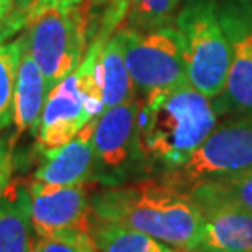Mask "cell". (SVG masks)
I'll list each match as a JSON object with an SVG mask.
<instances>
[{
	"instance_id": "6da1fadb",
	"label": "cell",
	"mask_w": 252,
	"mask_h": 252,
	"mask_svg": "<svg viewBox=\"0 0 252 252\" xmlns=\"http://www.w3.org/2000/svg\"><path fill=\"white\" fill-rule=\"evenodd\" d=\"M94 223L144 233L180 252H196L203 218L189 191L167 180L115 185L92 198Z\"/></svg>"
},
{
	"instance_id": "7a4b0ae2",
	"label": "cell",
	"mask_w": 252,
	"mask_h": 252,
	"mask_svg": "<svg viewBox=\"0 0 252 252\" xmlns=\"http://www.w3.org/2000/svg\"><path fill=\"white\" fill-rule=\"evenodd\" d=\"M215 105L184 82L144 95L138 112V144L146 167L179 169L216 128Z\"/></svg>"
},
{
	"instance_id": "3957f363",
	"label": "cell",
	"mask_w": 252,
	"mask_h": 252,
	"mask_svg": "<svg viewBox=\"0 0 252 252\" xmlns=\"http://www.w3.org/2000/svg\"><path fill=\"white\" fill-rule=\"evenodd\" d=\"M108 39L95 34L77 69L48 94L36 131L43 149H56L67 144L85 125L105 112L98 61Z\"/></svg>"
},
{
	"instance_id": "277c9868",
	"label": "cell",
	"mask_w": 252,
	"mask_h": 252,
	"mask_svg": "<svg viewBox=\"0 0 252 252\" xmlns=\"http://www.w3.org/2000/svg\"><path fill=\"white\" fill-rule=\"evenodd\" d=\"M175 25L190 85L208 98L220 97L228 80L231 54L216 0H187Z\"/></svg>"
},
{
	"instance_id": "5b68a950",
	"label": "cell",
	"mask_w": 252,
	"mask_h": 252,
	"mask_svg": "<svg viewBox=\"0 0 252 252\" xmlns=\"http://www.w3.org/2000/svg\"><path fill=\"white\" fill-rule=\"evenodd\" d=\"M27 46L46 79L48 92L80 64L87 43L89 13L82 2L51 7L27 22Z\"/></svg>"
},
{
	"instance_id": "8992f818",
	"label": "cell",
	"mask_w": 252,
	"mask_h": 252,
	"mask_svg": "<svg viewBox=\"0 0 252 252\" xmlns=\"http://www.w3.org/2000/svg\"><path fill=\"white\" fill-rule=\"evenodd\" d=\"M248 170H252V115L215 128L187 162L164 174V180L189 191L206 180Z\"/></svg>"
},
{
	"instance_id": "52a82bcc",
	"label": "cell",
	"mask_w": 252,
	"mask_h": 252,
	"mask_svg": "<svg viewBox=\"0 0 252 252\" xmlns=\"http://www.w3.org/2000/svg\"><path fill=\"white\" fill-rule=\"evenodd\" d=\"M126 67L138 94L149 95L189 82L177 28L162 27L153 32L120 30Z\"/></svg>"
},
{
	"instance_id": "ba28073f",
	"label": "cell",
	"mask_w": 252,
	"mask_h": 252,
	"mask_svg": "<svg viewBox=\"0 0 252 252\" xmlns=\"http://www.w3.org/2000/svg\"><path fill=\"white\" fill-rule=\"evenodd\" d=\"M221 27L229 43V72L224 90L215 100L218 115H252V2L223 0L218 5Z\"/></svg>"
},
{
	"instance_id": "9c48e42d",
	"label": "cell",
	"mask_w": 252,
	"mask_h": 252,
	"mask_svg": "<svg viewBox=\"0 0 252 252\" xmlns=\"http://www.w3.org/2000/svg\"><path fill=\"white\" fill-rule=\"evenodd\" d=\"M139 102L134 97L100 115L94 129V179L110 187L120 185L134 162L143 164L138 144Z\"/></svg>"
},
{
	"instance_id": "30bf717a",
	"label": "cell",
	"mask_w": 252,
	"mask_h": 252,
	"mask_svg": "<svg viewBox=\"0 0 252 252\" xmlns=\"http://www.w3.org/2000/svg\"><path fill=\"white\" fill-rule=\"evenodd\" d=\"M32 193V226L38 238L63 233L84 231L92 233V200L89 184L56 187L41 182L30 185Z\"/></svg>"
},
{
	"instance_id": "8fae6325",
	"label": "cell",
	"mask_w": 252,
	"mask_h": 252,
	"mask_svg": "<svg viewBox=\"0 0 252 252\" xmlns=\"http://www.w3.org/2000/svg\"><path fill=\"white\" fill-rule=\"evenodd\" d=\"M203 218L196 252H252V211L210 193L200 185L189 190Z\"/></svg>"
},
{
	"instance_id": "7c38bea8",
	"label": "cell",
	"mask_w": 252,
	"mask_h": 252,
	"mask_svg": "<svg viewBox=\"0 0 252 252\" xmlns=\"http://www.w3.org/2000/svg\"><path fill=\"white\" fill-rule=\"evenodd\" d=\"M97 120L85 125L67 144L56 149H43V162L34 172V182L67 187L95 180L94 129Z\"/></svg>"
},
{
	"instance_id": "4fadbf2b",
	"label": "cell",
	"mask_w": 252,
	"mask_h": 252,
	"mask_svg": "<svg viewBox=\"0 0 252 252\" xmlns=\"http://www.w3.org/2000/svg\"><path fill=\"white\" fill-rule=\"evenodd\" d=\"M27 27V13L15 10L0 23V131L13 120V97L18 65L27 48V36L13 38Z\"/></svg>"
},
{
	"instance_id": "5bb4252c",
	"label": "cell",
	"mask_w": 252,
	"mask_h": 252,
	"mask_svg": "<svg viewBox=\"0 0 252 252\" xmlns=\"http://www.w3.org/2000/svg\"><path fill=\"white\" fill-rule=\"evenodd\" d=\"M48 94L46 79L27 46L18 65L13 97V123L17 136L28 129L33 133L38 131Z\"/></svg>"
},
{
	"instance_id": "9a60e30c",
	"label": "cell",
	"mask_w": 252,
	"mask_h": 252,
	"mask_svg": "<svg viewBox=\"0 0 252 252\" xmlns=\"http://www.w3.org/2000/svg\"><path fill=\"white\" fill-rule=\"evenodd\" d=\"M30 187L10 182L0 196V252H33L30 243Z\"/></svg>"
},
{
	"instance_id": "2e32d148",
	"label": "cell",
	"mask_w": 252,
	"mask_h": 252,
	"mask_svg": "<svg viewBox=\"0 0 252 252\" xmlns=\"http://www.w3.org/2000/svg\"><path fill=\"white\" fill-rule=\"evenodd\" d=\"M105 110L122 105L134 97V85L126 67L123 39L120 32L105 43L98 61Z\"/></svg>"
},
{
	"instance_id": "e0dca14e",
	"label": "cell",
	"mask_w": 252,
	"mask_h": 252,
	"mask_svg": "<svg viewBox=\"0 0 252 252\" xmlns=\"http://www.w3.org/2000/svg\"><path fill=\"white\" fill-rule=\"evenodd\" d=\"M92 236L97 252H179L172 246L139 231L115 224L94 223Z\"/></svg>"
},
{
	"instance_id": "ac0fdd59",
	"label": "cell",
	"mask_w": 252,
	"mask_h": 252,
	"mask_svg": "<svg viewBox=\"0 0 252 252\" xmlns=\"http://www.w3.org/2000/svg\"><path fill=\"white\" fill-rule=\"evenodd\" d=\"M180 0H129L128 28L138 32L169 27Z\"/></svg>"
},
{
	"instance_id": "d6986e66",
	"label": "cell",
	"mask_w": 252,
	"mask_h": 252,
	"mask_svg": "<svg viewBox=\"0 0 252 252\" xmlns=\"http://www.w3.org/2000/svg\"><path fill=\"white\" fill-rule=\"evenodd\" d=\"M210 193L252 211V170L198 184Z\"/></svg>"
},
{
	"instance_id": "ffe728a7",
	"label": "cell",
	"mask_w": 252,
	"mask_h": 252,
	"mask_svg": "<svg viewBox=\"0 0 252 252\" xmlns=\"http://www.w3.org/2000/svg\"><path fill=\"white\" fill-rule=\"evenodd\" d=\"M33 252H97V244L92 233L63 231L48 238H41Z\"/></svg>"
},
{
	"instance_id": "44dd1931",
	"label": "cell",
	"mask_w": 252,
	"mask_h": 252,
	"mask_svg": "<svg viewBox=\"0 0 252 252\" xmlns=\"http://www.w3.org/2000/svg\"><path fill=\"white\" fill-rule=\"evenodd\" d=\"M13 172V158L10 146L0 141V196L3 195L5 189L10 185Z\"/></svg>"
},
{
	"instance_id": "7402d4cb",
	"label": "cell",
	"mask_w": 252,
	"mask_h": 252,
	"mask_svg": "<svg viewBox=\"0 0 252 252\" xmlns=\"http://www.w3.org/2000/svg\"><path fill=\"white\" fill-rule=\"evenodd\" d=\"M82 0H36L32 7H30L28 13H27V22L30 18H33L34 15L41 13L43 10L51 8V7H58V8H65V7H72V5L80 3Z\"/></svg>"
},
{
	"instance_id": "603a6c76",
	"label": "cell",
	"mask_w": 252,
	"mask_h": 252,
	"mask_svg": "<svg viewBox=\"0 0 252 252\" xmlns=\"http://www.w3.org/2000/svg\"><path fill=\"white\" fill-rule=\"evenodd\" d=\"M13 3L15 0H0V23L10 15V10H12Z\"/></svg>"
},
{
	"instance_id": "cb8c5ba5",
	"label": "cell",
	"mask_w": 252,
	"mask_h": 252,
	"mask_svg": "<svg viewBox=\"0 0 252 252\" xmlns=\"http://www.w3.org/2000/svg\"><path fill=\"white\" fill-rule=\"evenodd\" d=\"M15 2H17V8H15V10H20V12L28 13L30 7H32L36 0H15Z\"/></svg>"
},
{
	"instance_id": "d4e9b609",
	"label": "cell",
	"mask_w": 252,
	"mask_h": 252,
	"mask_svg": "<svg viewBox=\"0 0 252 252\" xmlns=\"http://www.w3.org/2000/svg\"><path fill=\"white\" fill-rule=\"evenodd\" d=\"M95 3H105V2H112V0H92Z\"/></svg>"
}]
</instances>
